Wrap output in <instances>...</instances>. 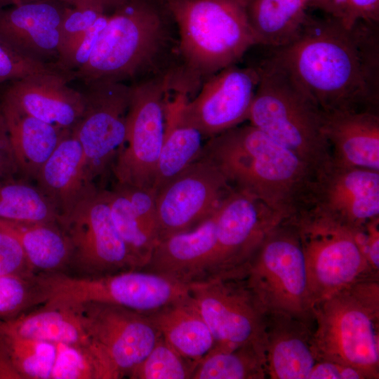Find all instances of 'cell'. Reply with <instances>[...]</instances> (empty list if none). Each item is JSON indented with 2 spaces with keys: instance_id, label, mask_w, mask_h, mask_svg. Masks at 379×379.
<instances>
[{
  "instance_id": "obj_1",
  "label": "cell",
  "mask_w": 379,
  "mask_h": 379,
  "mask_svg": "<svg viewBox=\"0 0 379 379\" xmlns=\"http://www.w3.org/2000/svg\"><path fill=\"white\" fill-rule=\"evenodd\" d=\"M326 113L378 112L379 26L310 15L292 44L273 53Z\"/></svg>"
},
{
  "instance_id": "obj_2",
  "label": "cell",
  "mask_w": 379,
  "mask_h": 379,
  "mask_svg": "<svg viewBox=\"0 0 379 379\" xmlns=\"http://www.w3.org/2000/svg\"><path fill=\"white\" fill-rule=\"evenodd\" d=\"M201 156L211 160L234 189L260 200L285 220L308 208L315 172L250 124L208 139Z\"/></svg>"
},
{
  "instance_id": "obj_3",
  "label": "cell",
  "mask_w": 379,
  "mask_h": 379,
  "mask_svg": "<svg viewBox=\"0 0 379 379\" xmlns=\"http://www.w3.org/2000/svg\"><path fill=\"white\" fill-rule=\"evenodd\" d=\"M161 1L178 32L180 59L173 67L177 93L188 96L257 45L248 17L249 0Z\"/></svg>"
},
{
  "instance_id": "obj_4",
  "label": "cell",
  "mask_w": 379,
  "mask_h": 379,
  "mask_svg": "<svg viewBox=\"0 0 379 379\" xmlns=\"http://www.w3.org/2000/svg\"><path fill=\"white\" fill-rule=\"evenodd\" d=\"M173 23L161 0H125L108 15L88 62L72 78L125 82L168 69L163 63L173 48Z\"/></svg>"
},
{
  "instance_id": "obj_5",
  "label": "cell",
  "mask_w": 379,
  "mask_h": 379,
  "mask_svg": "<svg viewBox=\"0 0 379 379\" xmlns=\"http://www.w3.org/2000/svg\"><path fill=\"white\" fill-rule=\"evenodd\" d=\"M258 69L259 81L248 121L317 174L332 161L324 112L274 54Z\"/></svg>"
},
{
  "instance_id": "obj_6",
  "label": "cell",
  "mask_w": 379,
  "mask_h": 379,
  "mask_svg": "<svg viewBox=\"0 0 379 379\" xmlns=\"http://www.w3.org/2000/svg\"><path fill=\"white\" fill-rule=\"evenodd\" d=\"M317 359L379 378V274L362 278L314 305Z\"/></svg>"
},
{
  "instance_id": "obj_7",
  "label": "cell",
  "mask_w": 379,
  "mask_h": 379,
  "mask_svg": "<svg viewBox=\"0 0 379 379\" xmlns=\"http://www.w3.org/2000/svg\"><path fill=\"white\" fill-rule=\"evenodd\" d=\"M242 272L266 312H282L314 324L305 257L292 218L266 235Z\"/></svg>"
},
{
  "instance_id": "obj_8",
  "label": "cell",
  "mask_w": 379,
  "mask_h": 379,
  "mask_svg": "<svg viewBox=\"0 0 379 379\" xmlns=\"http://www.w3.org/2000/svg\"><path fill=\"white\" fill-rule=\"evenodd\" d=\"M38 275L46 306L98 302L146 314L190 295L188 285L142 270L93 277L66 272Z\"/></svg>"
},
{
  "instance_id": "obj_9",
  "label": "cell",
  "mask_w": 379,
  "mask_h": 379,
  "mask_svg": "<svg viewBox=\"0 0 379 379\" xmlns=\"http://www.w3.org/2000/svg\"><path fill=\"white\" fill-rule=\"evenodd\" d=\"M292 219L304 251L312 308L354 282L379 274L364 252V232L357 233L308 211Z\"/></svg>"
},
{
  "instance_id": "obj_10",
  "label": "cell",
  "mask_w": 379,
  "mask_h": 379,
  "mask_svg": "<svg viewBox=\"0 0 379 379\" xmlns=\"http://www.w3.org/2000/svg\"><path fill=\"white\" fill-rule=\"evenodd\" d=\"M171 91V69L131 85L126 139L112 168L117 184L153 190Z\"/></svg>"
},
{
  "instance_id": "obj_11",
  "label": "cell",
  "mask_w": 379,
  "mask_h": 379,
  "mask_svg": "<svg viewBox=\"0 0 379 379\" xmlns=\"http://www.w3.org/2000/svg\"><path fill=\"white\" fill-rule=\"evenodd\" d=\"M188 286L192 300L213 335V347L264 345L266 311L242 272H227Z\"/></svg>"
},
{
  "instance_id": "obj_12",
  "label": "cell",
  "mask_w": 379,
  "mask_h": 379,
  "mask_svg": "<svg viewBox=\"0 0 379 379\" xmlns=\"http://www.w3.org/2000/svg\"><path fill=\"white\" fill-rule=\"evenodd\" d=\"M58 224L72 246L69 268L79 276H101L140 270L112 218L107 190L81 200Z\"/></svg>"
},
{
  "instance_id": "obj_13",
  "label": "cell",
  "mask_w": 379,
  "mask_h": 379,
  "mask_svg": "<svg viewBox=\"0 0 379 379\" xmlns=\"http://www.w3.org/2000/svg\"><path fill=\"white\" fill-rule=\"evenodd\" d=\"M86 85L84 112L72 131L81 145L93 182L112 170L125 142L131 85L113 80Z\"/></svg>"
},
{
  "instance_id": "obj_14",
  "label": "cell",
  "mask_w": 379,
  "mask_h": 379,
  "mask_svg": "<svg viewBox=\"0 0 379 379\" xmlns=\"http://www.w3.org/2000/svg\"><path fill=\"white\" fill-rule=\"evenodd\" d=\"M70 307L78 314L91 343L116 379L127 377L160 337L145 314L124 307L88 302Z\"/></svg>"
},
{
  "instance_id": "obj_15",
  "label": "cell",
  "mask_w": 379,
  "mask_h": 379,
  "mask_svg": "<svg viewBox=\"0 0 379 379\" xmlns=\"http://www.w3.org/2000/svg\"><path fill=\"white\" fill-rule=\"evenodd\" d=\"M259 81L258 67H226L205 80L192 100L179 95L181 120L209 139L248 120Z\"/></svg>"
},
{
  "instance_id": "obj_16",
  "label": "cell",
  "mask_w": 379,
  "mask_h": 379,
  "mask_svg": "<svg viewBox=\"0 0 379 379\" xmlns=\"http://www.w3.org/2000/svg\"><path fill=\"white\" fill-rule=\"evenodd\" d=\"M232 189L216 165L200 156L156 193L159 240L197 226Z\"/></svg>"
},
{
  "instance_id": "obj_17",
  "label": "cell",
  "mask_w": 379,
  "mask_h": 379,
  "mask_svg": "<svg viewBox=\"0 0 379 379\" xmlns=\"http://www.w3.org/2000/svg\"><path fill=\"white\" fill-rule=\"evenodd\" d=\"M284 220L260 200L233 188L217 210L215 244L204 280L240 271L266 235Z\"/></svg>"
},
{
  "instance_id": "obj_18",
  "label": "cell",
  "mask_w": 379,
  "mask_h": 379,
  "mask_svg": "<svg viewBox=\"0 0 379 379\" xmlns=\"http://www.w3.org/2000/svg\"><path fill=\"white\" fill-rule=\"evenodd\" d=\"M306 211L364 232L379 218V171L331 161L316 174Z\"/></svg>"
},
{
  "instance_id": "obj_19",
  "label": "cell",
  "mask_w": 379,
  "mask_h": 379,
  "mask_svg": "<svg viewBox=\"0 0 379 379\" xmlns=\"http://www.w3.org/2000/svg\"><path fill=\"white\" fill-rule=\"evenodd\" d=\"M67 6L58 0H34L2 8L0 40L31 60L55 64Z\"/></svg>"
},
{
  "instance_id": "obj_20",
  "label": "cell",
  "mask_w": 379,
  "mask_h": 379,
  "mask_svg": "<svg viewBox=\"0 0 379 379\" xmlns=\"http://www.w3.org/2000/svg\"><path fill=\"white\" fill-rule=\"evenodd\" d=\"M71 77L55 70L6 82L1 98L63 131H72L84 109L82 92L70 88Z\"/></svg>"
},
{
  "instance_id": "obj_21",
  "label": "cell",
  "mask_w": 379,
  "mask_h": 379,
  "mask_svg": "<svg viewBox=\"0 0 379 379\" xmlns=\"http://www.w3.org/2000/svg\"><path fill=\"white\" fill-rule=\"evenodd\" d=\"M216 213L192 229L159 239L142 270L186 285L204 280L215 244Z\"/></svg>"
},
{
  "instance_id": "obj_22",
  "label": "cell",
  "mask_w": 379,
  "mask_h": 379,
  "mask_svg": "<svg viewBox=\"0 0 379 379\" xmlns=\"http://www.w3.org/2000/svg\"><path fill=\"white\" fill-rule=\"evenodd\" d=\"M314 324L289 314L266 312L265 353L267 378L308 379L317 362Z\"/></svg>"
},
{
  "instance_id": "obj_23",
  "label": "cell",
  "mask_w": 379,
  "mask_h": 379,
  "mask_svg": "<svg viewBox=\"0 0 379 379\" xmlns=\"http://www.w3.org/2000/svg\"><path fill=\"white\" fill-rule=\"evenodd\" d=\"M323 129L333 162L379 171L378 112H324Z\"/></svg>"
},
{
  "instance_id": "obj_24",
  "label": "cell",
  "mask_w": 379,
  "mask_h": 379,
  "mask_svg": "<svg viewBox=\"0 0 379 379\" xmlns=\"http://www.w3.org/2000/svg\"><path fill=\"white\" fill-rule=\"evenodd\" d=\"M59 216L69 213L98 189L90 180L81 145L73 131L65 133L36 178Z\"/></svg>"
},
{
  "instance_id": "obj_25",
  "label": "cell",
  "mask_w": 379,
  "mask_h": 379,
  "mask_svg": "<svg viewBox=\"0 0 379 379\" xmlns=\"http://www.w3.org/2000/svg\"><path fill=\"white\" fill-rule=\"evenodd\" d=\"M0 111L18 172L36 179L41 168L68 131L39 120L2 98Z\"/></svg>"
},
{
  "instance_id": "obj_26",
  "label": "cell",
  "mask_w": 379,
  "mask_h": 379,
  "mask_svg": "<svg viewBox=\"0 0 379 379\" xmlns=\"http://www.w3.org/2000/svg\"><path fill=\"white\" fill-rule=\"evenodd\" d=\"M145 314L171 347L196 364L215 346L213 335L190 294Z\"/></svg>"
},
{
  "instance_id": "obj_27",
  "label": "cell",
  "mask_w": 379,
  "mask_h": 379,
  "mask_svg": "<svg viewBox=\"0 0 379 379\" xmlns=\"http://www.w3.org/2000/svg\"><path fill=\"white\" fill-rule=\"evenodd\" d=\"M0 230L10 234L18 241L34 272H65L69 268L72 246L58 222L0 220Z\"/></svg>"
},
{
  "instance_id": "obj_28",
  "label": "cell",
  "mask_w": 379,
  "mask_h": 379,
  "mask_svg": "<svg viewBox=\"0 0 379 379\" xmlns=\"http://www.w3.org/2000/svg\"><path fill=\"white\" fill-rule=\"evenodd\" d=\"M0 335L51 343H91L77 312L70 307L44 305L8 319H0Z\"/></svg>"
},
{
  "instance_id": "obj_29",
  "label": "cell",
  "mask_w": 379,
  "mask_h": 379,
  "mask_svg": "<svg viewBox=\"0 0 379 379\" xmlns=\"http://www.w3.org/2000/svg\"><path fill=\"white\" fill-rule=\"evenodd\" d=\"M178 106V94L171 100L168 95L165 105L164 139L153 187L155 195L202 153L204 138L199 130L181 120Z\"/></svg>"
},
{
  "instance_id": "obj_30",
  "label": "cell",
  "mask_w": 379,
  "mask_h": 379,
  "mask_svg": "<svg viewBox=\"0 0 379 379\" xmlns=\"http://www.w3.org/2000/svg\"><path fill=\"white\" fill-rule=\"evenodd\" d=\"M302 0H249L247 12L257 45L275 48L294 42L310 15Z\"/></svg>"
},
{
  "instance_id": "obj_31",
  "label": "cell",
  "mask_w": 379,
  "mask_h": 379,
  "mask_svg": "<svg viewBox=\"0 0 379 379\" xmlns=\"http://www.w3.org/2000/svg\"><path fill=\"white\" fill-rule=\"evenodd\" d=\"M265 345L213 347L197 364L192 379H266Z\"/></svg>"
},
{
  "instance_id": "obj_32",
  "label": "cell",
  "mask_w": 379,
  "mask_h": 379,
  "mask_svg": "<svg viewBox=\"0 0 379 379\" xmlns=\"http://www.w3.org/2000/svg\"><path fill=\"white\" fill-rule=\"evenodd\" d=\"M59 213L37 187L14 178L0 180V220L58 222Z\"/></svg>"
},
{
  "instance_id": "obj_33",
  "label": "cell",
  "mask_w": 379,
  "mask_h": 379,
  "mask_svg": "<svg viewBox=\"0 0 379 379\" xmlns=\"http://www.w3.org/2000/svg\"><path fill=\"white\" fill-rule=\"evenodd\" d=\"M107 194L114 224L142 270L149 261L158 238L140 220L118 186L107 190Z\"/></svg>"
},
{
  "instance_id": "obj_34",
  "label": "cell",
  "mask_w": 379,
  "mask_h": 379,
  "mask_svg": "<svg viewBox=\"0 0 379 379\" xmlns=\"http://www.w3.org/2000/svg\"><path fill=\"white\" fill-rule=\"evenodd\" d=\"M20 379H51L60 343L0 335Z\"/></svg>"
},
{
  "instance_id": "obj_35",
  "label": "cell",
  "mask_w": 379,
  "mask_h": 379,
  "mask_svg": "<svg viewBox=\"0 0 379 379\" xmlns=\"http://www.w3.org/2000/svg\"><path fill=\"white\" fill-rule=\"evenodd\" d=\"M45 302L46 295L37 273L0 276V319L15 317Z\"/></svg>"
},
{
  "instance_id": "obj_36",
  "label": "cell",
  "mask_w": 379,
  "mask_h": 379,
  "mask_svg": "<svg viewBox=\"0 0 379 379\" xmlns=\"http://www.w3.org/2000/svg\"><path fill=\"white\" fill-rule=\"evenodd\" d=\"M197 364L180 355L160 335L145 358L128 375L131 379H192Z\"/></svg>"
},
{
  "instance_id": "obj_37",
  "label": "cell",
  "mask_w": 379,
  "mask_h": 379,
  "mask_svg": "<svg viewBox=\"0 0 379 379\" xmlns=\"http://www.w3.org/2000/svg\"><path fill=\"white\" fill-rule=\"evenodd\" d=\"M309 8L338 20L347 29L359 20L379 23V0H314Z\"/></svg>"
},
{
  "instance_id": "obj_38",
  "label": "cell",
  "mask_w": 379,
  "mask_h": 379,
  "mask_svg": "<svg viewBox=\"0 0 379 379\" xmlns=\"http://www.w3.org/2000/svg\"><path fill=\"white\" fill-rule=\"evenodd\" d=\"M60 70L55 64L25 57L0 40V85L41 72Z\"/></svg>"
},
{
  "instance_id": "obj_39",
  "label": "cell",
  "mask_w": 379,
  "mask_h": 379,
  "mask_svg": "<svg viewBox=\"0 0 379 379\" xmlns=\"http://www.w3.org/2000/svg\"><path fill=\"white\" fill-rule=\"evenodd\" d=\"M107 13L92 7L67 6L60 26L59 55Z\"/></svg>"
},
{
  "instance_id": "obj_40",
  "label": "cell",
  "mask_w": 379,
  "mask_h": 379,
  "mask_svg": "<svg viewBox=\"0 0 379 379\" xmlns=\"http://www.w3.org/2000/svg\"><path fill=\"white\" fill-rule=\"evenodd\" d=\"M129 200L131 206L144 225L159 240L156 195L153 190L116 184Z\"/></svg>"
},
{
  "instance_id": "obj_41",
  "label": "cell",
  "mask_w": 379,
  "mask_h": 379,
  "mask_svg": "<svg viewBox=\"0 0 379 379\" xmlns=\"http://www.w3.org/2000/svg\"><path fill=\"white\" fill-rule=\"evenodd\" d=\"M31 272L33 271L18 241L0 230V276Z\"/></svg>"
},
{
  "instance_id": "obj_42",
  "label": "cell",
  "mask_w": 379,
  "mask_h": 379,
  "mask_svg": "<svg viewBox=\"0 0 379 379\" xmlns=\"http://www.w3.org/2000/svg\"><path fill=\"white\" fill-rule=\"evenodd\" d=\"M308 379H366L355 368L336 362L319 360L316 362Z\"/></svg>"
},
{
  "instance_id": "obj_43",
  "label": "cell",
  "mask_w": 379,
  "mask_h": 379,
  "mask_svg": "<svg viewBox=\"0 0 379 379\" xmlns=\"http://www.w3.org/2000/svg\"><path fill=\"white\" fill-rule=\"evenodd\" d=\"M18 172V166L0 111V180L14 178V175Z\"/></svg>"
},
{
  "instance_id": "obj_44",
  "label": "cell",
  "mask_w": 379,
  "mask_h": 379,
  "mask_svg": "<svg viewBox=\"0 0 379 379\" xmlns=\"http://www.w3.org/2000/svg\"><path fill=\"white\" fill-rule=\"evenodd\" d=\"M364 251L371 269L379 273V218L366 227Z\"/></svg>"
},
{
  "instance_id": "obj_45",
  "label": "cell",
  "mask_w": 379,
  "mask_h": 379,
  "mask_svg": "<svg viewBox=\"0 0 379 379\" xmlns=\"http://www.w3.org/2000/svg\"><path fill=\"white\" fill-rule=\"evenodd\" d=\"M72 7H92L108 13L121 5L125 0H58Z\"/></svg>"
},
{
  "instance_id": "obj_46",
  "label": "cell",
  "mask_w": 379,
  "mask_h": 379,
  "mask_svg": "<svg viewBox=\"0 0 379 379\" xmlns=\"http://www.w3.org/2000/svg\"><path fill=\"white\" fill-rule=\"evenodd\" d=\"M0 379H20L0 340Z\"/></svg>"
},
{
  "instance_id": "obj_47",
  "label": "cell",
  "mask_w": 379,
  "mask_h": 379,
  "mask_svg": "<svg viewBox=\"0 0 379 379\" xmlns=\"http://www.w3.org/2000/svg\"><path fill=\"white\" fill-rule=\"evenodd\" d=\"M34 0H0V10L10 6L28 2Z\"/></svg>"
},
{
  "instance_id": "obj_48",
  "label": "cell",
  "mask_w": 379,
  "mask_h": 379,
  "mask_svg": "<svg viewBox=\"0 0 379 379\" xmlns=\"http://www.w3.org/2000/svg\"><path fill=\"white\" fill-rule=\"evenodd\" d=\"M307 5V8L309 5L314 0H302Z\"/></svg>"
}]
</instances>
